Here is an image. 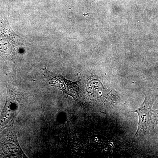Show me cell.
Returning a JSON list of instances; mask_svg holds the SVG:
<instances>
[{"mask_svg": "<svg viewBox=\"0 0 158 158\" xmlns=\"http://www.w3.org/2000/svg\"><path fill=\"white\" fill-rule=\"evenodd\" d=\"M145 98L140 107L131 111L137 113L139 118L138 129L133 137V141L152 134L155 131L156 125L152 107L158 94L153 90H148Z\"/></svg>", "mask_w": 158, "mask_h": 158, "instance_id": "6da1fadb", "label": "cell"}, {"mask_svg": "<svg viewBox=\"0 0 158 158\" xmlns=\"http://www.w3.org/2000/svg\"><path fill=\"white\" fill-rule=\"evenodd\" d=\"M23 106L20 93L14 88L8 89L6 104L0 116V133L6 128L13 127Z\"/></svg>", "mask_w": 158, "mask_h": 158, "instance_id": "7a4b0ae2", "label": "cell"}, {"mask_svg": "<svg viewBox=\"0 0 158 158\" xmlns=\"http://www.w3.org/2000/svg\"><path fill=\"white\" fill-rule=\"evenodd\" d=\"M18 45H20L19 37L12 30L7 19L0 20V56L13 60Z\"/></svg>", "mask_w": 158, "mask_h": 158, "instance_id": "3957f363", "label": "cell"}, {"mask_svg": "<svg viewBox=\"0 0 158 158\" xmlns=\"http://www.w3.org/2000/svg\"><path fill=\"white\" fill-rule=\"evenodd\" d=\"M44 75L52 87L61 90L67 96H70L75 100L79 97L78 82H72L61 75L56 74L47 69H43Z\"/></svg>", "mask_w": 158, "mask_h": 158, "instance_id": "277c9868", "label": "cell"}, {"mask_svg": "<svg viewBox=\"0 0 158 158\" xmlns=\"http://www.w3.org/2000/svg\"><path fill=\"white\" fill-rule=\"evenodd\" d=\"M0 136V157H26L20 147L13 127Z\"/></svg>", "mask_w": 158, "mask_h": 158, "instance_id": "5b68a950", "label": "cell"}, {"mask_svg": "<svg viewBox=\"0 0 158 158\" xmlns=\"http://www.w3.org/2000/svg\"><path fill=\"white\" fill-rule=\"evenodd\" d=\"M154 117L155 118L156 125H158V109L156 110H154Z\"/></svg>", "mask_w": 158, "mask_h": 158, "instance_id": "8992f818", "label": "cell"}, {"mask_svg": "<svg viewBox=\"0 0 158 158\" xmlns=\"http://www.w3.org/2000/svg\"></svg>", "mask_w": 158, "mask_h": 158, "instance_id": "52a82bcc", "label": "cell"}]
</instances>
